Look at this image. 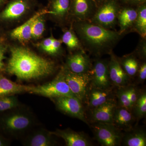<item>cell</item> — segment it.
<instances>
[{
    "label": "cell",
    "instance_id": "obj_1",
    "mask_svg": "<svg viewBox=\"0 0 146 146\" xmlns=\"http://www.w3.org/2000/svg\"><path fill=\"white\" fill-rule=\"evenodd\" d=\"M10 51L7 72L20 81L44 78L52 74L56 70V65L54 61L26 47L13 46Z\"/></svg>",
    "mask_w": 146,
    "mask_h": 146
},
{
    "label": "cell",
    "instance_id": "obj_2",
    "mask_svg": "<svg viewBox=\"0 0 146 146\" xmlns=\"http://www.w3.org/2000/svg\"><path fill=\"white\" fill-rule=\"evenodd\" d=\"M85 51L96 58L110 54L123 35L119 32L104 28L89 21L70 24Z\"/></svg>",
    "mask_w": 146,
    "mask_h": 146
},
{
    "label": "cell",
    "instance_id": "obj_3",
    "mask_svg": "<svg viewBox=\"0 0 146 146\" xmlns=\"http://www.w3.org/2000/svg\"><path fill=\"white\" fill-rule=\"evenodd\" d=\"M35 122L34 116L30 112L18 108L12 110L2 120L3 129L13 136L25 133L33 127Z\"/></svg>",
    "mask_w": 146,
    "mask_h": 146
},
{
    "label": "cell",
    "instance_id": "obj_4",
    "mask_svg": "<svg viewBox=\"0 0 146 146\" xmlns=\"http://www.w3.org/2000/svg\"><path fill=\"white\" fill-rule=\"evenodd\" d=\"M121 5L117 0H106L98 7L89 21L104 28L113 30L117 23V18Z\"/></svg>",
    "mask_w": 146,
    "mask_h": 146
},
{
    "label": "cell",
    "instance_id": "obj_5",
    "mask_svg": "<svg viewBox=\"0 0 146 146\" xmlns=\"http://www.w3.org/2000/svg\"><path fill=\"white\" fill-rule=\"evenodd\" d=\"M29 93L51 99L61 96L76 97L66 83L61 70L51 81L39 86H33Z\"/></svg>",
    "mask_w": 146,
    "mask_h": 146
},
{
    "label": "cell",
    "instance_id": "obj_6",
    "mask_svg": "<svg viewBox=\"0 0 146 146\" xmlns=\"http://www.w3.org/2000/svg\"><path fill=\"white\" fill-rule=\"evenodd\" d=\"M95 138L102 146H120L122 142V131L112 124L93 123L91 125Z\"/></svg>",
    "mask_w": 146,
    "mask_h": 146
},
{
    "label": "cell",
    "instance_id": "obj_7",
    "mask_svg": "<svg viewBox=\"0 0 146 146\" xmlns=\"http://www.w3.org/2000/svg\"><path fill=\"white\" fill-rule=\"evenodd\" d=\"M35 4V0H10L0 13V20L13 23L21 21L31 12Z\"/></svg>",
    "mask_w": 146,
    "mask_h": 146
},
{
    "label": "cell",
    "instance_id": "obj_8",
    "mask_svg": "<svg viewBox=\"0 0 146 146\" xmlns=\"http://www.w3.org/2000/svg\"><path fill=\"white\" fill-rule=\"evenodd\" d=\"M66 83L77 98L82 103L86 99L90 87L89 73L76 74L69 70L65 66L61 69Z\"/></svg>",
    "mask_w": 146,
    "mask_h": 146
},
{
    "label": "cell",
    "instance_id": "obj_9",
    "mask_svg": "<svg viewBox=\"0 0 146 146\" xmlns=\"http://www.w3.org/2000/svg\"><path fill=\"white\" fill-rule=\"evenodd\" d=\"M108 60L97 58L92 62V67L89 73L90 78V87L111 90L112 85L110 78Z\"/></svg>",
    "mask_w": 146,
    "mask_h": 146
},
{
    "label": "cell",
    "instance_id": "obj_10",
    "mask_svg": "<svg viewBox=\"0 0 146 146\" xmlns=\"http://www.w3.org/2000/svg\"><path fill=\"white\" fill-rule=\"evenodd\" d=\"M97 7L95 0H70V24L77 21H90Z\"/></svg>",
    "mask_w": 146,
    "mask_h": 146
},
{
    "label": "cell",
    "instance_id": "obj_11",
    "mask_svg": "<svg viewBox=\"0 0 146 146\" xmlns=\"http://www.w3.org/2000/svg\"><path fill=\"white\" fill-rule=\"evenodd\" d=\"M60 111L88 124L82 102L76 97L61 96L52 99Z\"/></svg>",
    "mask_w": 146,
    "mask_h": 146
},
{
    "label": "cell",
    "instance_id": "obj_12",
    "mask_svg": "<svg viewBox=\"0 0 146 146\" xmlns=\"http://www.w3.org/2000/svg\"><path fill=\"white\" fill-rule=\"evenodd\" d=\"M92 62L86 51L80 50L68 56L64 66L72 72L86 74L91 70Z\"/></svg>",
    "mask_w": 146,
    "mask_h": 146
},
{
    "label": "cell",
    "instance_id": "obj_13",
    "mask_svg": "<svg viewBox=\"0 0 146 146\" xmlns=\"http://www.w3.org/2000/svg\"><path fill=\"white\" fill-rule=\"evenodd\" d=\"M70 0H48L47 9L50 12L49 16L60 26L70 23Z\"/></svg>",
    "mask_w": 146,
    "mask_h": 146
},
{
    "label": "cell",
    "instance_id": "obj_14",
    "mask_svg": "<svg viewBox=\"0 0 146 146\" xmlns=\"http://www.w3.org/2000/svg\"><path fill=\"white\" fill-rule=\"evenodd\" d=\"M137 16L136 6L121 3L117 18L120 34L124 36L125 33L132 32Z\"/></svg>",
    "mask_w": 146,
    "mask_h": 146
},
{
    "label": "cell",
    "instance_id": "obj_15",
    "mask_svg": "<svg viewBox=\"0 0 146 146\" xmlns=\"http://www.w3.org/2000/svg\"><path fill=\"white\" fill-rule=\"evenodd\" d=\"M109 55L110 58L108 60V71L112 85L118 87L127 86L130 78L124 70L118 57L113 52Z\"/></svg>",
    "mask_w": 146,
    "mask_h": 146
},
{
    "label": "cell",
    "instance_id": "obj_16",
    "mask_svg": "<svg viewBox=\"0 0 146 146\" xmlns=\"http://www.w3.org/2000/svg\"><path fill=\"white\" fill-rule=\"evenodd\" d=\"M49 13V11L47 9H44L37 11L23 25L13 29L11 32L10 37L21 44H26L31 39L32 27L35 19L41 15H48Z\"/></svg>",
    "mask_w": 146,
    "mask_h": 146
},
{
    "label": "cell",
    "instance_id": "obj_17",
    "mask_svg": "<svg viewBox=\"0 0 146 146\" xmlns=\"http://www.w3.org/2000/svg\"><path fill=\"white\" fill-rule=\"evenodd\" d=\"M51 132L54 136L63 139L67 146L92 145L89 138L83 132H77L70 129H58Z\"/></svg>",
    "mask_w": 146,
    "mask_h": 146
},
{
    "label": "cell",
    "instance_id": "obj_18",
    "mask_svg": "<svg viewBox=\"0 0 146 146\" xmlns=\"http://www.w3.org/2000/svg\"><path fill=\"white\" fill-rule=\"evenodd\" d=\"M117 106L116 102L112 99L91 109V119L92 122L112 124L113 114Z\"/></svg>",
    "mask_w": 146,
    "mask_h": 146
},
{
    "label": "cell",
    "instance_id": "obj_19",
    "mask_svg": "<svg viewBox=\"0 0 146 146\" xmlns=\"http://www.w3.org/2000/svg\"><path fill=\"white\" fill-rule=\"evenodd\" d=\"M135 119L132 111L117 106L113 114L112 124L122 131L127 132L133 128Z\"/></svg>",
    "mask_w": 146,
    "mask_h": 146
},
{
    "label": "cell",
    "instance_id": "obj_20",
    "mask_svg": "<svg viewBox=\"0 0 146 146\" xmlns=\"http://www.w3.org/2000/svg\"><path fill=\"white\" fill-rule=\"evenodd\" d=\"M51 131L45 129H37L28 135L23 141L27 146H52L56 144Z\"/></svg>",
    "mask_w": 146,
    "mask_h": 146
},
{
    "label": "cell",
    "instance_id": "obj_21",
    "mask_svg": "<svg viewBox=\"0 0 146 146\" xmlns=\"http://www.w3.org/2000/svg\"><path fill=\"white\" fill-rule=\"evenodd\" d=\"M32 87L16 83L0 74V96L29 93Z\"/></svg>",
    "mask_w": 146,
    "mask_h": 146
},
{
    "label": "cell",
    "instance_id": "obj_22",
    "mask_svg": "<svg viewBox=\"0 0 146 146\" xmlns=\"http://www.w3.org/2000/svg\"><path fill=\"white\" fill-rule=\"evenodd\" d=\"M86 99L91 109L113 99L111 90H103L90 87Z\"/></svg>",
    "mask_w": 146,
    "mask_h": 146
},
{
    "label": "cell",
    "instance_id": "obj_23",
    "mask_svg": "<svg viewBox=\"0 0 146 146\" xmlns=\"http://www.w3.org/2000/svg\"><path fill=\"white\" fill-rule=\"evenodd\" d=\"M122 142L126 146H146L145 131L141 128H133L123 135Z\"/></svg>",
    "mask_w": 146,
    "mask_h": 146
},
{
    "label": "cell",
    "instance_id": "obj_24",
    "mask_svg": "<svg viewBox=\"0 0 146 146\" xmlns=\"http://www.w3.org/2000/svg\"><path fill=\"white\" fill-rule=\"evenodd\" d=\"M138 57L134 53L119 58V61L123 69L131 78L137 75L140 64Z\"/></svg>",
    "mask_w": 146,
    "mask_h": 146
},
{
    "label": "cell",
    "instance_id": "obj_25",
    "mask_svg": "<svg viewBox=\"0 0 146 146\" xmlns=\"http://www.w3.org/2000/svg\"><path fill=\"white\" fill-rule=\"evenodd\" d=\"M64 30L61 40L70 51L74 52L80 50H84L71 25L70 28L65 29Z\"/></svg>",
    "mask_w": 146,
    "mask_h": 146
},
{
    "label": "cell",
    "instance_id": "obj_26",
    "mask_svg": "<svg viewBox=\"0 0 146 146\" xmlns=\"http://www.w3.org/2000/svg\"><path fill=\"white\" fill-rule=\"evenodd\" d=\"M137 16L132 32L137 33L141 38L146 37V2L136 6Z\"/></svg>",
    "mask_w": 146,
    "mask_h": 146
},
{
    "label": "cell",
    "instance_id": "obj_27",
    "mask_svg": "<svg viewBox=\"0 0 146 146\" xmlns=\"http://www.w3.org/2000/svg\"><path fill=\"white\" fill-rule=\"evenodd\" d=\"M132 112L137 122L145 116L146 114V94L143 92L139 94L138 100L133 106Z\"/></svg>",
    "mask_w": 146,
    "mask_h": 146
},
{
    "label": "cell",
    "instance_id": "obj_28",
    "mask_svg": "<svg viewBox=\"0 0 146 146\" xmlns=\"http://www.w3.org/2000/svg\"><path fill=\"white\" fill-rule=\"evenodd\" d=\"M20 106V102L15 95L0 96V112L12 110Z\"/></svg>",
    "mask_w": 146,
    "mask_h": 146
},
{
    "label": "cell",
    "instance_id": "obj_29",
    "mask_svg": "<svg viewBox=\"0 0 146 146\" xmlns=\"http://www.w3.org/2000/svg\"><path fill=\"white\" fill-rule=\"evenodd\" d=\"M45 14L38 16L35 19L32 27L31 39H38L42 37L45 31Z\"/></svg>",
    "mask_w": 146,
    "mask_h": 146
},
{
    "label": "cell",
    "instance_id": "obj_30",
    "mask_svg": "<svg viewBox=\"0 0 146 146\" xmlns=\"http://www.w3.org/2000/svg\"><path fill=\"white\" fill-rule=\"evenodd\" d=\"M127 86L118 87L119 89L116 95L117 98L119 106L125 108L132 111V107L128 94Z\"/></svg>",
    "mask_w": 146,
    "mask_h": 146
},
{
    "label": "cell",
    "instance_id": "obj_31",
    "mask_svg": "<svg viewBox=\"0 0 146 146\" xmlns=\"http://www.w3.org/2000/svg\"><path fill=\"white\" fill-rule=\"evenodd\" d=\"M62 43L61 39L54 38L52 44L46 53L53 56L60 55L62 54Z\"/></svg>",
    "mask_w": 146,
    "mask_h": 146
},
{
    "label": "cell",
    "instance_id": "obj_32",
    "mask_svg": "<svg viewBox=\"0 0 146 146\" xmlns=\"http://www.w3.org/2000/svg\"><path fill=\"white\" fill-rule=\"evenodd\" d=\"M141 39L142 40L139 43L138 46L133 53L138 58L145 60L146 57V39Z\"/></svg>",
    "mask_w": 146,
    "mask_h": 146
},
{
    "label": "cell",
    "instance_id": "obj_33",
    "mask_svg": "<svg viewBox=\"0 0 146 146\" xmlns=\"http://www.w3.org/2000/svg\"><path fill=\"white\" fill-rule=\"evenodd\" d=\"M127 90L129 100L133 108V106L138 100L140 94L138 93V89L135 86L128 85Z\"/></svg>",
    "mask_w": 146,
    "mask_h": 146
},
{
    "label": "cell",
    "instance_id": "obj_34",
    "mask_svg": "<svg viewBox=\"0 0 146 146\" xmlns=\"http://www.w3.org/2000/svg\"><path fill=\"white\" fill-rule=\"evenodd\" d=\"M138 82L142 83L145 80L146 78V63L145 61L140 64L137 75Z\"/></svg>",
    "mask_w": 146,
    "mask_h": 146
},
{
    "label": "cell",
    "instance_id": "obj_35",
    "mask_svg": "<svg viewBox=\"0 0 146 146\" xmlns=\"http://www.w3.org/2000/svg\"><path fill=\"white\" fill-rule=\"evenodd\" d=\"M54 38V37L52 35L48 38H46L38 44V47L45 52H46L52 44Z\"/></svg>",
    "mask_w": 146,
    "mask_h": 146
},
{
    "label": "cell",
    "instance_id": "obj_36",
    "mask_svg": "<svg viewBox=\"0 0 146 146\" xmlns=\"http://www.w3.org/2000/svg\"><path fill=\"white\" fill-rule=\"evenodd\" d=\"M7 48V46L4 44H0V71L2 70L5 66L3 60L6 58L5 54Z\"/></svg>",
    "mask_w": 146,
    "mask_h": 146
},
{
    "label": "cell",
    "instance_id": "obj_37",
    "mask_svg": "<svg viewBox=\"0 0 146 146\" xmlns=\"http://www.w3.org/2000/svg\"><path fill=\"white\" fill-rule=\"evenodd\" d=\"M146 2V0H122L121 2V3L133 6H137Z\"/></svg>",
    "mask_w": 146,
    "mask_h": 146
},
{
    "label": "cell",
    "instance_id": "obj_38",
    "mask_svg": "<svg viewBox=\"0 0 146 146\" xmlns=\"http://www.w3.org/2000/svg\"><path fill=\"white\" fill-rule=\"evenodd\" d=\"M9 144V143L7 140L0 136V146H7Z\"/></svg>",
    "mask_w": 146,
    "mask_h": 146
},
{
    "label": "cell",
    "instance_id": "obj_39",
    "mask_svg": "<svg viewBox=\"0 0 146 146\" xmlns=\"http://www.w3.org/2000/svg\"><path fill=\"white\" fill-rule=\"evenodd\" d=\"M106 0H95L97 6H99L102 3Z\"/></svg>",
    "mask_w": 146,
    "mask_h": 146
},
{
    "label": "cell",
    "instance_id": "obj_40",
    "mask_svg": "<svg viewBox=\"0 0 146 146\" xmlns=\"http://www.w3.org/2000/svg\"><path fill=\"white\" fill-rule=\"evenodd\" d=\"M7 1H8V0H0V7L2 6L6 3H7Z\"/></svg>",
    "mask_w": 146,
    "mask_h": 146
},
{
    "label": "cell",
    "instance_id": "obj_41",
    "mask_svg": "<svg viewBox=\"0 0 146 146\" xmlns=\"http://www.w3.org/2000/svg\"><path fill=\"white\" fill-rule=\"evenodd\" d=\"M117 1H119L120 2H121V1H122V0H117Z\"/></svg>",
    "mask_w": 146,
    "mask_h": 146
}]
</instances>
